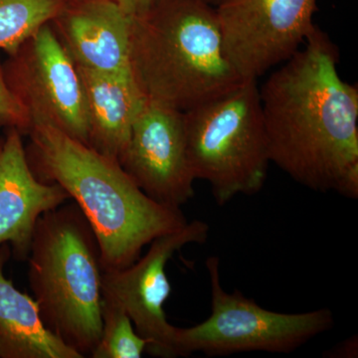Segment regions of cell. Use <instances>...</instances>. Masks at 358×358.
<instances>
[{"mask_svg":"<svg viewBox=\"0 0 358 358\" xmlns=\"http://www.w3.org/2000/svg\"><path fill=\"white\" fill-rule=\"evenodd\" d=\"M338 48L315 26L260 91L268 157L315 192L358 197V89L339 76Z\"/></svg>","mask_w":358,"mask_h":358,"instance_id":"1","label":"cell"},{"mask_svg":"<svg viewBox=\"0 0 358 358\" xmlns=\"http://www.w3.org/2000/svg\"><path fill=\"white\" fill-rule=\"evenodd\" d=\"M26 157L33 173L56 183L83 212L95 233L103 270L129 267L143 247L182 228L181 208L150 199L117 160L46 122H32Z\"/></svg>","mask_w":358,"mask_h":358,"instance_id":"2","label":"cell"},{"mask_svg":"<svg viewBox=\"0 0 358 358\" xmlns=\"http://www.w3.org/2000/svg\"><path fill=\"white\" fill-rule=\"evenodd\" d=\"M129 70L145 98L185 112L243 84L226 52L216 8L155 0L131 17Z\"/></svg>","mask_w":358,"mask_h":358,"instance_id":"3","label":"cell"},{"mask_svg":"<svg viewBox=\"0 0 358 358\" xmlns=\"http://www.w3.org/2000/svg\"><path fill=\"white\" fill-rule=\"evenodd\" d=\"M28 280L44 326L83 357L102 336V264L76 203L45 212L33 230Z\"/></svg>","mask_w":358,"mask_h":358,"instance_id":"4","label":"cell"},{"mask_svg":"<svg viewBox=\"0 0 358 358\" xmlns=\"http://www.w3.org/2000/svg\"><path fill=\"white\" fill-rule=\"evenodd\" d=\"M183 122L192 173L209 183L216 203L262 189L271 160L257 80L185 110Z\"/></svg>","mask_w":358,"mask_h":358,"instance_id":"5","label":"cell"},{"mask_svg":"<svg viewBox=\"0 0 358 358\" xmlns=\"http://www.w3.org/2000/svg\"><path fill=\"white\" fill-rule=\"evenodd\" d=\"M211 313L196 326L174 331L176 357L203 352L208 357L265 352L291 353L334 326L329 308L284 313L266 310L241 292L227 293L220 282V259L206 260Z\"/></svg>","mask_w":358,"mask_h":358,"instance_id":"6","label":"cell"},{"mask_svg":"<svg viewBox=\"0 0 358 358\" xmlns=\"http://www.w3.org/2000/svg\"><path fill=\"white\" fill-rule=\"evenodd\" d=\"M3 72L31 124L46 122L89 145L83 82L50 23L7 54Z\"/></svg>","mask_w":358,"mask_h":358,"instance_id":"7","label":"cell"},{"mask_svg":"<svg viewBox=\"0 0 358 358\" xmlns=\"http://www.w3.org/2000/svg\"><path fill=\"white\" fill-rule=\"evenodd\" d=\"M215 8L228 57L245 81L291 58L315 28L317 0H222Z\"/></svg>","mask_w":358,"mask_h":358,"instance_id":"8","label":"cell"},{"mask_svg":"<svg viewBox=\"0 0 358 358\" xmlns=\"http://www.w3.org/2000/svg\"><path fill=\"white\" fill-rule=\"evenodd\" d=\"M209 230L204 221L193 220L155 239L148 253L129 267L103 270L102 298L124 308L136 333L148 341L145 352L152 357H176V327L169 324L164 312V303L171 293L166 264L186 245L204 244Z\"/></svg>","mask_w":358,"mask_h":358,"instance_id":"9","label":"cell"},{"mask_svg":"<svg viewBox=\"0 0 358 358\" xmlns=\"http://www.w3.org/2000/svg\"><path fill=\"white\" fill-rule=\"evenodd\" d=\"M122 169L150 199L181 208L194 196L183 112L145 98L119 159Z\"/></svg>","mask_w":358,"mask_h":358,"instance_id":"10","label":"cell"},{"mask_svg":"<svg viewBox=\"0 0 358 358\" xmlns=\"http://www.w3.org/2000/svg\"><path fill=\"white\" fill-rule=\"evenodd\" d=\"M50 25L78 67L131 74V17L114 0H67Z\"/></svg>","mask_w":358,"mask_h":358,"instance_id":"11","label":"cell"},{"mask_svg":"<svg viewBox=\"0 0 358 358\" xmlns=\"http://www.w3.org/2000/svg\"><path fill=\"white\" fill-rule=\"evenodd\" d=\"M22 136L17 129L8 128L0 141V247L13 245L20 260L27 259L40 216L70 199L60 185L42 182L34 176Z\"/></svg>","mask_w":358,"mask_h":358,"instance_id":"12","label":"cell"},{"mask_svg":"<svg viewBox=\"0 0 358 358\" xmlns=\"http://www.w3.org/2000/svg\"><path fill=\"white\" fill-rule=\"evenodd\" d=\"M78 69L86 96L89 147L119 162L145 96L131 74Z\"/></svg>","mask_w":358,"mask_h":358,"instance_id":"13","label":"cell"},{"mask_svg":"<svg viewBox=\"0 0 358 358\" xmlns=\"http://www.w3.org/2000/svg\"><path fill=\"white\" fill-rule=\"evenodd\" d=\"M8 251L0 248V357L83 358L44 326L38 305L4 277Z\"/></svg>","mask_w":358,"mask_h":358,"instance_id":"14","label":"cell"},{"mask_svg":"<svg viewBox=\"0 0 358 358\" xmlns=\"http://www.w3.org/2000/svg\"><path fill=\"white\" fill-rule=\"evenodd\" d=\"M67 0H0V50L11 53L50 23Z\"/></svg>","mask_w":358,"mask_h":358,"instance_id":"15","label":"cell"},{"mask_svg":"<svg viewBox=\"0 0 358 358\" xmlns=\"http://www.w3.org/2000/svg\"><path fill=\"white\" fill-rule=\"evenodd\" d=\"M102 336L92 358H141L148 341L136 333L124 308L102 298Z\"/></svg>","mask_w":358,"mask_h":358,"instance_id":"16","label":"cell"},{"mask_svg":"<svg viewBox=\"0 0 358 358\" xmlns=\"http://www.w3.org/2000/svg\"><path fill=\"white\" fill-rule=\"evenodd\" d=\"M0 127L16 128L26 136L31 127V120L6 81L3 62L0 56Z\"/></svg>","mask_w":358,"mask_h":358,"instance_id":"17","label":"cell"},{"mask_svg":"<svg viewBox=\"0 0 358 358\" xmlns=\"http://www.w3.org/2000/svg\"><path fill=\"white\" fill-rule=\"evenodd\" d=\"M357 336L348 338L329 350V357H357Z\"/></svg>","mask_w":358,"mask_h":358,"instance_id":"18","label":"cell"},{"mask_svg":"<svg viewBox=\"0 0 358 358\" xmlns=\"http://www.w3.org/2000/svg\"><path fill=\"white\" fill-rule=\"evenodd\" d=\"M114 1L124 13L133 17L145 11L155 0H114Z\"/></svg>","mask_w":358,"mask_h":358,"instance_id":"19","label":"cell"},{"mask_svg":"<svg viewBox=\"0 0 358 358\" xmlns=\"http://www.w3.org/2000/svg\"><path fill=\"white\" fill-rule=\"evenodd\" d=\"M207 3L211 4L212 6L216 7L222 0H204Z\"/></svg>","mask_w":358,"mask_h":358,"instance_id":"20","label":"cell"},{"mask_svg":"<svg viewBox=\"0 0 358 358\" xmlns=\"http://www.w3.org/2000/svg\"><path fill=\"white\" fill-rule=\"evenodd\" d=\"M0 128H1V127H0Z\"/></svg>","mask_w":358,"mask_h":358,"instance_id":"21","label":"cell"}]
</instances>
